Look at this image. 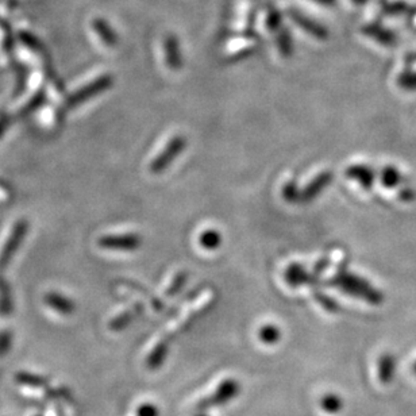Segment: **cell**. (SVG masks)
Masks as SVG:
<instances>
[{"label": "cell", "mask_w": 416, "mask_h": 416, "mask_svg": "<svg viewBox=\"0 0 416 416\" xmlns=\"http://www.w3.org/2000/svg\"><path fill=\"white\" fill-rule=\"evenodd\" d=\"M327 286L341 289L349 296L362 299L370 305H379L384 302V295L379 289L374 288L365 279L346 272V269H338L336 276L327 281Z\"/></svg>", "instance_id": "1"}, {"label": "cell", "mask_w": 416, "mask_h": 416, "mask_svg": "<svg viewBox=\"0 0 416 416\" xmlns=\"http://www.w3.org/2000/svg\"><path fill=\"white\" fill-rule=\"evenodd\" d=\"M114 84V78L111 75H102L99 76L97 80L92 82H88L87 85H84L79 91H76L75 94H72L71 97L66 99L64 104V111H69L78 106H80L82 103H85L88 99L91 97H97L103 92H106L110 87Z\"/></svg>", "instance_id": "2"}, {"label": "cell", "mask_w": 416, "mask_h": 416, "mask_svg": "<svg viewBox=\"0 0 416 416\" xmlns=\"http://www.w3.org/2000/svg\"><path fill=\"white\" fill-rule=\"evenodd\" d=\"M185 146H187V140L183 135H175L161 150L160 154L152 161L150 172L152 173L164 172L183 153Z\"/></svg>", "instance_id": "3"}, {"label": "cell", "mask_w": 416, "mask_h": 416, "mask_svg": "<svg viewBox=\"0 0 416 416\" xmlns=\"http://www.w3.org/2000/svg\"><path fill=\"white\" fill-rule=\"evenodd\" d=\"M27 228H29V224L26 221L16 222L8 240L3 246L1 253H0V272H3L8 267L11 258L16 255V250L19 249L25 235L27 234Z\"/></svg>", "instance_id": "4"}, {"label": "cell", "mask_w": 416, "mask_h": 416, "mask_svg": "<svg viewBox=\"0 0 416 416\" xmlns=\"http://www.w3.org/2000/svg\"><path fill=\"white\" fill-rule=\"evenodd\" d=\"M99 246L107 250H121V252H134L142 245V238L138 234H116L104 235L97 240Z\"/></svg>", "instance_id": "5"}, {"label": "cell", "mask_w": 416, "mask_h": 416, "mask_svg": "<svg viewBox=\"0 0 416 416\" xmlns=\"http://www.w3.org/2000/svg\"><path fill=\"white\" fill-rule=\"evenodd\" d=\"M288 16L296 26H299L303 32L310 34L312 38L319 39V41H324L329 38L327 29L323 25H320L319 22L314 20L312 18L305 16L302 11L295 10V8H289Z\"/></svg>", "instance_id": "6"}, {"label": "cell", "mask_w": 416, "mask_h": 416, "mask_svg": "<svg viewBox=\"0 0 416 416\" xmlns=\"http://www.w3.org/2000/svg\"><path fill=\"white\" fill-rule=\"evenodd\" d=\"M286 281L288 283L289 287L299 288V287H312L318 288L319 286V276L314 273H308L303 265L300 264H290L286 271Z\"/></svg>", "instance_id": "7"}, {"label": "cell", "mask_w": 416, "mask_h": 416, "mask_svg": "<svg viewBox=\"0 0 416 416\" xmlns=\"http://www.w3.org/2000/svg\"><path fill=\"white\" fill-rule=\"evenodd\" d=\"M333 178H334V173L331 171L320 172L319 175H317L305 185V190L302 191L300 202L311 203L312 200H315L320 193L323 192L333 183Z\"/></svg>", "instance_id": "8"}, {"label": "cell", "mask_w": 416, "mask_h": 416, "mask_svg": "<svg viewBox=\"0 0 416 416\" xmlns=\"http://www.w3.org/2000/svg\"><path fill=\"white\" fill-rule=\"evenodd\" d=\"M164 54L165 63L169 69L180 71L183 68V53L180 48V41L173 34H169L164 39Z\"/></svg>", "instance_id": "9"}, {"label": "cell", "mask_w": 416, "mask_h": 416, "mask_svg": "<svg viewBox=\"0 0 416 416\" xmlns=\"http://www.w3.org/2000/svg\"><path fill=\"white\" fill-rule=\"evenodd\" d=\"M345 175L348 178H352L357 181L365 191H370L373 188L374 180H376V172L364 164H355L346 169Z\"/></svg>", "instance_id": "10"}, {"label": "cell", "mask_w": 416, "mask_h": 416, "mask_svg": "<svg viewBox=\"0 0 416 416\" xmlns=\"http://www.w3.org/2000/svg\"><path fill=\"white\" fill-rule=\"evenodd\" d=\"M362 32L367 37L384 47H392L396 44V35L377 23H369L362 29Z\"/></svg>", "instance_id": "11"}, {"label": "cell", "mask_w": 416, "mask_h": 416, "mask_svg": "<svg viewBox=\"0 0 416 416\" xmlns=\"http://www.w3.org/2000/svg\"><path fill=\"white\" fill-rule=\"evenodd\" d=\"M45 303L54 310L56 312L59 314H63V315H71L75 312V303L63 296L61 293H57V292H49L45 295Z\"/></svg>", "instance_id": "12"}, {"label": "cell", "mask_w": 416, "mask_h": 416, "mask_svg": "<svg viewBox=\"0 0 416 416\" xmlns=\"http://www.w3.org/2000/svg\"><path fill=\"white\" fill-rule=\"evenodd\" d=\"M92 27H94V30H95V32L99 35V38H100L107 47H110V48L116 47V44H118V34H116V32L112 29L111 26H110V23H109L107 20H104V19H102V18H97V19H94V22H92Z\"/></svg>", "instance_id": "13"}, {"label": "cell", "mask_w": 416, "mask_h": 416, "mask_svg": "<svg viewBox=\"0 0 416 416\" xmlns=\"http://www.w3.org/2000/svg\"><path fill=\"white\" fill-rule=\"evenodd\" d=\"M142 310H144V305L137 303L133 308L119 314L115 319L110 322V324H109L110 330H112V331H121V330L126 329L128 324L142 312Z\"/></svg>", "instance_id": "14"}, {"label": "cell", "mask_w": 416, "mask_h": 416, "mask_svg": "<svg viewBox=\"0 0 416 416\" xmlns=\"http://www.w3.org/2000/svg\"><path fill=\"white\" fill-rule=\"evenodd\" d=\"M380 180H381V184L384 185L385 188L393 190V188L400 187L403 181H404V177H403L400 171L396 166L386 165L383 168V171L380 173Z\"/></svg>", "instance_id": "15"}, {"label": "cell", "mask_w": 416, "mask_h": 416, "mask_svg": "<svg viewBox=\"0 0 416 416\" xmlns=\"http://www.w3.org/2000/svg\"><path fill=\"white\" fill-rule=\"evenodd\" d=\"M395 369H396V360L392 354H383L379 361V373H380V380L381 383H389L392 377L395 376Z\"/></svg>", "instance_id": "16"}, {"label": "cell", "mask_w": 416, "mask_h": 416, "mask_svg": "<svg viewBox=\"0 0 416 416\" xmlns=\"http://www.w3.org/2000/svg\"><path fill=\"white\" fill-rule=\"evenodd\" d=\"M276 44H277V49L281 53V56L284 59H288L293 53V42H292V37L289 34L288 29H280L279 32H276Z\"/></svg>", "instance_id": "17"}, {"label": "cell", "mask_w": 416, "mask_h": 416, "mask_svg": "<svg viewBox=\"0 0 416 416\" xmlns=\"http://www.w3.org/2000/svg\"><path fill=\"white\" fill-rule=\"evenodd\" d=\"M13 311V298L7 281L0 277V315L7 317Z\"/></svg>", "instance_id": "18"}, {"label": "cell", "mask_w": 416, "mask_h": 416, "mask_svg": "<svg viewBox=\"0 0 416 416\" xmlns=\"http://www.w3.org/2000/svg\"><path fill=\"white\" fill-rule=\"evenodd\" d=\"M47 100V94H45V90H39L34 97L19 110L18 112V116L19 118H25V116H29L30 114L34 111H37V109H39Z\"/></svg>", "instance_id": "19"}, {"label": "cell", "mask_w": 416, "mask_h": 416, "mask_svg": "<svg viewBox=\"0 0 416 416\" xmlns=\"http://www.w3.org/2000/svg\"><path fill=\"white\" fill-rule=\"evenodd\" d=\"M16 381L19 384L26 385V386H32V388H42L49 384L48 379L39 376V374H34V373H29V372H19L16 374Z\"/></svg>", "instance_id": "20"}, {"label": "cell", "mask_w": 416, "mask_h": 416, "mask_svg": "<svg viewBox=\"0 0 416 416\" xmlns=\"http://www.w3.org/2000/svg\"><path fill=\"white\" fill-rule=\"evenodd\" d=\"M281 25H283V18H281L280 11L273 6H268L267 14H265V26H267V29L269 32L276 34L280 29H283Z\"/></svg>", "instance_id": "21"}, {"label": "cell", "mask_w": 416, "mask_h": 416, "mask_svg": "<svg viewBox=\"0 0 416 416\" xmlns=\"http://www.w3.org/2000/svg\"><path fill=\"white\" fill-rule=\"evenodd\" d=\"M222 243V235L216 230H207L200 235V245L207 250H215Z\"/></svg>", "instance_id": "22"}, {"label": "cell", "mask_w": 416, "mask_h": 416, "mask_svg": "<svg viewBox=\"0 0 416 416\" xmlns=\"http://www.w3.org/2000/svg\"><path fill=\"white\" fill-rule=\"evenodd\" d=\"M166 353H168V343L165 341H161L160 343L156 345L154 350L150 353L149 360H147V365L150 368H159L164 361Z\"/></svg>", "instance_id": "23"}, {"label": "cell", "mask_w": 416, "mask_h": 416, "mask_svg": "<svg viewBox=\"0 0 416 416\" xmlns=\"http://www.w3.org/2000/svg\"><path fill=\"white\" fill-rule=\"evenodd\" d=\"M19 39H20V42H22L26 48L30 49V50L35 51V53H41L42 56H45V50H44L42 42H41L34 34H32V32H19Z\"/></svg>", "instance_id": "24"}, {"label": "cell", "mask_w": 416, "mask_h": 416, "mask_svg": "<svg viewBox=\"0 0 416 416\" xmlns=\"http://www.w3.org/2000/svg\"><path fill=\"white\" fill-rule=\"evenodd\" d=\"M312 295L315 298V300L319 303L326 311L329 312H336L339 310V305L336 303L333 298H330L329 295H326L324 292H322L319 288L312 289Z\"/></svg>", "instance_id": "25"}, {"label": "cell", "mask_w": 416, "mask_h": 416, "mask_svg": "<svg viewBox=\"0 0 416 416\" xmlns=\"http://www.w3.org/2000/svg\"><path fill=\"white\" fill-rule=\"evenodd\" d=\"M398 85L404 91H416V72L407 69L398 76Z\"/></svg>", "instance_id": "26"}, {"label": "cell", "mask_w": 416, "mask_h": 416, "mask_svg": "<svg viewBox=\"0 0 416 416\" xmlns=\"http://www.w3.org/2000/svg\"><path fill=\"white\" fill-rule=\"evenodd\" d=\"M283 197H284V200H287L289 203H296V202H300V196H302V191H299V188H298V184H296V181H293V180H289L287 181L286 184H284V187H283Z\"/></svg>", "instance_id": "27"}, {"label": "cell", "mask_w": 416, "mask_h": 416, "mask_svg": "<svg viewBox=\"0 0 416 416\" xmlns=\"http://www.w3.org/2000/svg\"><path fill=\"white\" fill-rule=\"evenodd\" d=\"M188 280V273L181 271V272H177L169 286V288L166 289V296H175L177 295L181 289L184 288L185 283Z\"/></svg>", "instance_id": "28"}, {"label": "cell", "mask_w": 416, "mask_h": 416, "mask_svg": "<svg viewBox=\"0 0 416 416\" xmlns=\"http://www.w3.org/2000/svg\"><path fill=\"white\" fill-rule=\"evenodd\" d=\"M258 336L265 343H276L280 339V330L273 324H267L259 330Z\"/></svg>", "instance_id": "29"}, {"label": "cell", "mask_w": 416, "mask_h": 416, "mask_svg": "<svg viewBox=\"0 0 416 416\" xmlns=\"http://www.w3.org/2000/svg\"><path fill=\"white\" fill-rule=\"evenodd\" d=\"M0 27L3 29V32H4V42H3V48L4 50L7 51V53H11L13 51V49H14V42H16V37H14V34H13V30H11V26H10V23L4 19H0Z\"/></svg>", "instance_id": "30"}, {"label": "cell", "mask_w": 416, "mask_h": 416, "mask_svg": "<svg viewBox=\"0 0 416 416\" xmlns=\"http://www.w3.org/2000/svg\"><path fill=\"white\" fill-rule=\"evenodd\" d=\"M408 10L410 7L405 1H395L385 7V13L388 16H400V14H405Z\"/></svg>", "instance_id": "31"}, {"label": "cell", "mask_w": 416, "mask_h": 416, "mask_svg": "<svg viewBox=\"0 0 416 416\" xmlns=\"http://www.w3.org/2000/svg\"><path fill=\"white\" fill-rule=\"evenodd\" d=\"M18 71H19V73H18V82H16V92H14L16 97L20 95L23 92V88L27 84V69L23 65L19 64L18 65Z\"/></svg>", "instance_id": "32"}, {"label": "cell", "mask_w": 416, "mask_h": 416, "mask_svg": "<svg viewBox=\"0 0 416 416\" xmlns=\"http://www.w3.org/2000/svg\"><path fill=\"white\" fill-rule=\"evenodd\" d=\"M126 286L131 287V288H135L137 290H140L141 293H145V296L150 299L152 305H153V307H154L156 310H161V308H162V302H161L160 299H159V298H156V296H153V295H152V293H150L147 289L144 288V287H141L140 284H137V283H128Z\"/></svg>", "instance_id": "33"}, {"label": "cell", "mask_w": 416, "mask_h": 416, "mask_svg": "<svg viewBox=\"0 0 416 416\" xmlns=\"http://www.w3.org/2000/svg\"><path fill=\"white\" fill-rule=\"evenodd\" d=\"M398 197L400 199L401 202H404V203H411V202L415 200V190L411 188V187H408V185H404V187H401L400 191L398 193Z\"/></svg>", "instance_id": "34"}, {"label": "cell", "mask_w": 416, "mask_h": 416, "mask_svg": "<svg viewBox=\"0 0 416 416\" xmlns=\"http://www.w3.org/2000/svg\"><path fill=\"white\" fill-rule=\"evenodd\" d=\"M11 341H13V336L10 331L0 333V355H4L6 353L8 352V349L11 346Z\"/></svg>", "instance_id": "35"}, {"label": "cell", "mask_w": 416, "mask_h": 416, "mask_svg": "<svg viewBox=\"0 0 416 416\" xmlns=\"http://www.w3.org/2000/svg\"><path fill=\"white\" fill-rule=\"evenodd\" d=\"M11 123V118L7 112L0 111V137L6 133V130L8 128Z\"/></svg>", "instance_id": "36"}, {"label": "cell", "mask_w": 416, "mask_h": 416, "mask_svg": "<svg viewBox=\"0 0 416 416\" xmlns=\"http://www.w3.org/2000/svg\"><path fill=\"white\" fill-rule=\"evenodd\" d=\"M339 403H341V401L338 400L336 398L329 396V398H326V399L323 400V405H324L326 410H329V411H336V410L341 407Z\"/></svg>", "instance_id": "37"}, {"label": "cell", "mask_w": 416, "mask_h": 416, "mask_svg": "<svg viewBox=\"0 0 416 416\" xmlns=\"http://www.w3.org/2000/svg\"><path fill=\"white\" fill-rule=\"evenodd\" d=\"M138 416H157V408L150 404H145L138 408Z\"/></svg>", "instance_id": "38"}, {"label": "cell", "mask_w": 416, "mask_h": 416, "mask_svg": "<svg viewBox=\"0 0 416 416\" xmlns=\"http://www.w3.org/2000/svg\"><path fill=\"white\" fill-rule=\"evenodd\" d=\"M329 264H330V259L329 258H323V259H320L319 262L315 265V268H314V274H317V276H320L322 273L324 272L327 268H329Z\"/></svg>", "instance_id": "39"}, {"label": "cell", "mask_w": 416, "mask_h": 416, "mask_svg": "<svg viewBox=\"0 0 416 416\" xmlns=\"http://www.w3.org/2000/svg\"><path fill=\"white\" fill-rule=\"evenodd\" d=\"M317 4L324 6V7H334L336 6V0H312Z\"/></svg>", "instance_id": "40"}, {"label": "cell", "mask_w": 416, "mask_h": 416, "mask_svg": "<svg viewBox=\"0 0 416 416\" xmlns=\"http://www.w3.org/2000/svg\"><path fill=\"white\" fill-rule=\"evenodd\" d=\"M407 63H408V64H415L416 53H412V54H408V56H407Z\"/></svg>", "instance_id": "41"}, {"label": "cell", "mask_w": 416, "mask_h": 416, "mask_svg": "<svg viewBox=\"0 0 416 416\" xmlns=\"http://www.w3.org/2000/svg\"><path fill=\"white\" fill-rule=\"evenodd\" d=\"M0 188H1L3 191H6V192H11V191H10V188H8V187H7L4 183H1V181H0Z\"/></svg>", "instance_id": "42"}, {"label": "cell", "mask_w": 416, "mask_h": 416, "mask_svg": "<svg viewBox=\"0 0 416 416\" xmlns=\"http://www.w3.org/2000/svg\"><path fill=\"white\" fill-rule=\"evenodd\" d=\"M354 4H357V6H362V4H365L368 0H352Z\"/></svg>", "instance_id": "43"}, {"label": "cell", "mask_w": 416, "mask_h": 416, "mask_svg": "<svg viewBox=\"0 0 416 416\" xmlns=\"http://www.w3.org/2000/svg\"><path fill=\"white\" fill-rule=\"evenodd\" d=\"M412 368H414V372L416 373V362L414 364V367H412Z\"/></svg>", "instance_id": "44"}]
</instances>
